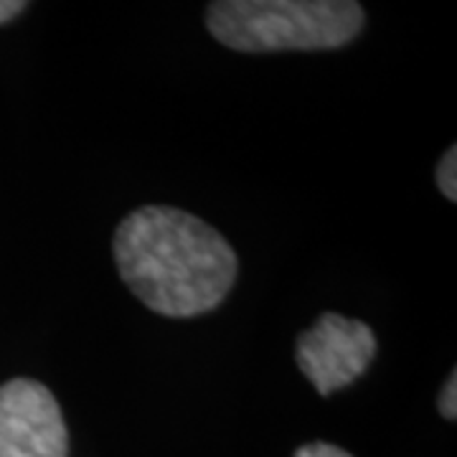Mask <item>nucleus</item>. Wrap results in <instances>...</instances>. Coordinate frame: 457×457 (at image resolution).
Here are the masks:
<instances>
[{"label": "nucleus", "instance_id": "nucleus-7", "mask_svg": "<svg viewBox=\"0 0 457 457\" xmlns=\"http://www.w3.org/2000/svg\"><path fill=\"white\" fill-rule=\"evenodd\" d=\"M293 457H353L351 453H345L341 447L330 445V442H311L295 450Z\"/></svg>", "mask_w": 457, "mask_h": 457}, {"label": "nucleus", "instance_id": "nucleus-8", "mask_svg": "<svg viewBox=\"0 0 457 457\" xmlns=\"http://www.w3.org/2000/svg\"><path fill=\"white\" fill-rule=\"evenodd\" d=\"M29 8V3L23 0H0V23H8L16 16H21Z\"/></svg>", "mask_w": 457, "mask_h": 457}, {"label": "nucleus", "instance_id": "nucleus-5", "mask_svg": "<svg viewBox=\"0 0 457 457\" xmlns=\"http://www.w3.org/2000/svg\"><path fill=\"white\" fill-rule=\"evenodd\" d=\"M437 186L447 201H457V147L453 145L437 165Z\"/></svg>", "mask_w": 457, "mask_h": 457}, {"label": "nucleus", "instance_id": "nucleus-1", "mask_svg": "<svg viewBox=\"0 0 457 457\" xmlns=\"http://www.w3.org/2000/svg\"><path fill=\"white\" fill-rule=\"evenodd\" d=\"M112 252L130 293L165 318L216 311L239 272L237 252L224 234L170 206L128 213L114 231Z\"/></svg>", "mask_w": 457, "mask_h": 457}, {"label": "nucleus", "instance_id": "nucleus-2", "mask_svg": "<svg viewBox=\"0 0 457 457\" xmlns=\"http://www.w3.org/2000/svg\"><path fill=\"white\" fill-rule=\"evenodd\" d=\"M363 23L366 13L353 0H219L206 11L213 38L246 54L338 49Z\"/></svg>", "mask_w": 457, "mask_h": 457}, {"label": "nucleus", "instance_id": "nucleus-4", "mask_svg": "<svg viewBox=\"0 0 457 457\" xmlns=\"http://www.w3.org/2000/svg\"><path fill=\"white\" fill-rule=\"evenodd\" d=\"M0 457H69L64 414L41 381L0 386Z\"/></svg>", "mask_w": 457, "mask_h": 457}, {"label": "nucleus", "instance_id": "nucleus-6", "mask_svg": "<svg viewBox=\"0 0 457 457\" xmlns=\"http://www.w3.org/2000/svg\"><path fill=\"white\" fill-rule=\"evenodd\" d=\"M440 414L445 417V420H450V422H455L457 420V374L455 371L450 374L447 384L442 386Z\"/></svg>", "mask_w": 457, "mask_h": 457}, {"label": "nucleus", "instance_id": "nucleus-3", "mask_svg": "<svg viewBox=\"0 0 457 457\" xmlns=\"http://www.w3.org/2000/svg\"><path fill=\"white\" fill-rule=\"evenodd\" d=\"M376 356V336L363 320L338 312H323L311 330L297 336L295 359L300 371L318 389L330 396L366 374Z\"/></svg>", "mask_w": 457, "mask_h": 457}]
</instances>
